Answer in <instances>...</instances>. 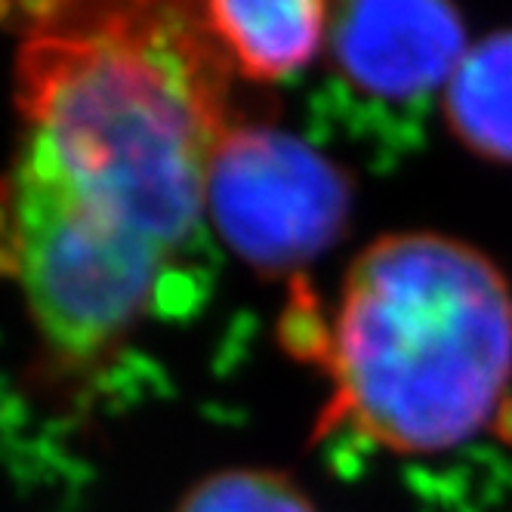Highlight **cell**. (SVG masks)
Returning <instances> with one entry per match:
<instances>
[{
  "instance_id": "obj_1",
  "label": "cell",
  "mask_w": 512,
  "mask_h": 512,
  "mask_svg": "<svg viewBox=\"0 0 512 512\" xmlns=\"http://www.w3.org/2000/svg\"><path fill=\"white\" fill-rule=\"evenodd\" d=\"M16 53L25 145L164 253L189 238L229 130V56L201 7H44Z\"/></svg>"
},
{
  "instance_id": "obj_2",
  "label": "cell",
  "mask_w": 512,
  "mask_h": 512,
  "mask_svg": "<svg viewBox=\"0 0 512 512\" xmlns=\"http://www.w3.org/2000/svg\"><path fill=\"white\" fill-rule=\"evenodd\" d=\"M321 429L429 454L466 442L512 380V290L485 253L432 235L364 247L340 290Z\"/></svg>"
},
{
  "instance_id": "obj_3",
  "label": "cell",
  "mask_w": 512,
  "mask_h": 512,
  "mask_svg": "<svg viewBox=\"0 0 512 512\" xmlns=\"http://www.w3.org/2000/svg\"><path fill=\"white\" fill-rule=\"evenodd\" d=\"M10 241L34 324L75 361L96 358L130 334L170 260L90 204L25 142L10 176Z\"/></svg>"
},
{
  "instance_id": "obj_4",
  "label": "cell",
  "mask_w": 512,
  "mask_h": 512,
  "mask_svg": "<svg viewBox=\"0 0 512 512\" xmlns=\"http://www.w3.org/2000/svg\"><path fill=\"white\" fill-rule=\"evenodd\" d=\"M352 207L349 179L272 127H229L207 179L213 223L260 272L297 269L331 247Z\"/></svg>"
},
{
  "instance_id": "obj_5",
  "label": "cell",
  "mask_w": 512,
  "mask_h": 512,
  "mask_svg": "<svg viewBox=\"0 0 512 512\" xmlns=\"http://www.w3.org/2000/svg\"><path fill=\"white\" fill-rule=\"evenodd\" d=\"M346 78L383 99H411L451 81L466 56L460 16L445 4H349L331 25Z\"/></svg>"
},
{
  "instance_id": "obj_6",
  "label": "cell",
  "mask_w": 512,
  "mask_h": 512,
  "mask_svg": "<svg viewBox=\"0 0 512 512\" xmlns=\"http://www.w3.org/2000/svg\"><path fill=\"white\" fill-rule=\"evenodd\" d=\"M201 10L229 62L256 81H278L303 68L327 31V7L318 0H275V4L216 0Z\"/></svg>"
},
{
  "instance_id": "obj_7",
  "label": "cell",
  "mask_w": 512,
  "mask_h": 512,
  "mask_svg": "<svg viewBox=\"0 0 512 512\" xmlns=\"http://www.w3.org/2000/svg\"><path fill=\"white\" fill-rule=\"evenodd\" d=\"M448 118L472 152L512 164V31L466 50L448 81Z\"/></svg>"
},
{
  "instance_id": "obj_8",
  "label": "cell",
  "mask_w": 512,
  "mask_h": 512,
  "mask_svg": "<svg viewBox=\"0 0 512 512\" xmlns=\"http://www.w3.org/2000/svg\"><path fill=\"white\" fill-rule=\"evenodd\" d=\"M176 512H315V506L278 472L223 469L201 479Z\"/></svg>"
}]
</instances>
